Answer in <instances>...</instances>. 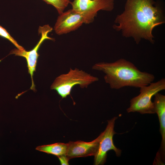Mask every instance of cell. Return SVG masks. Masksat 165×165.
Returning a JSON list of instances; mask_svg holds the SVG:
<instances>
[{
  "label": "cell",
  "mask_w": 165,
  "mask_h": 165,
  "mask_svg": "<svg viewBox=\"0 0 165 165\" xmlns=\"http://www.w3.org/2000/svg\"><path fill=\"white\" fill-rule=\"evenodd\" d=\"M164 22L162 10L153 0H126L124 10L117 16L113 26L137 44L143 39L153 43V29Z\"/></svg>",
  "instance_id": "6da1fadb"
},
{
  "label": "cell",
  "mask_w": 165,
  "mask_h": 165,
  "mask_svg": "<svg viewBox=\"0 0 165 165\" xmlns=\"http://www.w3.org/2000/svg\"><path fill=\"white\" fill-rule=\"evenodd\" d=\"M92 68L105 73V81L112 89L125 86L140 88L152 82L155 78L153 75L141 71L132 63L123 58L113 62L97 63Z\"/></svg>",
  "instance_id": "7a4b0ae2"
},
{
  "label": "cell",
  "mask_w": 165,
  "mask_h": 165,
  "mask_svg": "<svg viewBox=\"0 0 165 165\" xmlns=\"http://www.w3.org/2000/svg\"><path fill=\"white\" fill-rule=\"evenodd\" d=\"M98 78L75 68H70L68 73L57 77L50 86V89L56 90L62 98L71 95L72 88L79 85L82 88H87L91 83L98 80Z\"/></svg>",
  "instance_id": "3957f363"
},
{
  "label": "cell",
  "mask_w": 165,
  "mask_h": 165,
  "mask_svg": "<svg viewBox=\"0 0 165 165\" xmlns=\"http://www.w3.org/2000/svg\"><path fill=\"white\" fill-rule=\"evenodd\" d=\"M140 88V94L130 100V106L127 109V112H137L142 114L155 113L152 98L157 93L165 90V79L162 78Z\"/></svg>",
  "instance_id": "277c9868"
},
{
  "label": "cell",
  "mask_w": 165,
  "mask_h": 165,
  "mask_svg": "<svg viewBox=\"0 0 165 165\" xmlns=\"http://www.w3.org/2000/svg\"><path fill=\"white\" fill-rule=\"evenodd\" d=\"M115 0H74L70 3L72 9L82 14L87 24L93 22L100 10L112 11L114 8Z\"/></svg>",
  "instance_id": "5b68a950"
},
{
  "label": "cell",
  "mask_w": 165,
  "mask_h": 165,
  "mask_svg": "<svg viewBox=\"0 0 165 165\" xmlns=\"http://www.w3.org/2000/svg\"><path fill=\"white\" fill-rule=\"evenodd\" d=\"M117 118L118 117H114L108 120L105 130L101 134L98 148L94 156V165H103L106 161L107 152L110 150H114L118 157L121 155V150L114 145L113 139L114 135L116 134L114 128L115 121Z\"/></svg>",
  "instance_id": "8992f818"
},
{
  "label": "cell",
  "mask_w": 165,
  "mask_h": 165,
  "mask_svg": "<svg viewBox=\"0 0 165 165\" xmlns=\"http://www.w3.org/2000/svg\"><path fill=\"white\" fill-rule=\"evenodd\" d=\"M53 30L52 27L49 25H46L43 26H39L38 33L41 34V38L36 46L32 50L26 51L24 49L20 50L17 49H14L12 50L9 55L14 54L15 56L22 57L25 58L27 61L28 72L30 75L32 82V85L30 89L35 90V85L33 79L34 72L36 70L37 62L39 55L38 53V50L42 42L46 39H49L53 41V38L48 36V33Z\"/></svg>",
  "instance_id": "52a82bcc"
},
{
  "label": "cell",
  "mask_w": 165,
  "mask_h": 165,
  "mask_svg": "<svg viewBox=\"0 0 165 165\" xmlns=\"http://www.w3.org/2000/svg\"><path fill=\"white\" fill-rule=\"evenodd\" d=\"M83 23L87 24L84 16L72 9L60 14L54 30L57 34L61 35L77 30Z\"/></svg>",
  "instance_id": "ba28073f"
},
{
  "label": "cell",
  "mask_w": 165,
  "mask_h": 165,
  "mask_svg": "<svg viewBox=\"0 0 165 165\" xmlns=\"http://www.w3.org/2000/svg\"><path fill=\"white\" fill-rule=\"evenodd\" d=\"M101 134L92 141L86 142L81 141H70L66 155L69 159L94 156L97 150Z\"/></svg>",
  "instance_id": "9c48e42d"
},
{
  "label": "cell",
  "mask_w": 165,
  "mask_h": 165,
  "mask_svg": "<svg viewBox=\"0 0 165 165\" xmlns=\"http://www.w3.org/2000/svg\"><path fill=\"white\" fill-rule=\"evenodd\" d=\"M153 102L155 113L158 117L160 125V132L162 138L161 146L157 156L163 162L165 159V96L158 93L155 95Z\"/></svg>",
  "instance_id": "30bf717a"
},
{
  "label": "cell",
  "mask_w": 165,
  "mask_h": 165,
  "mask_svg": "<svg viewBox=\"0 0 165 165\" xmlns=\"http://www.w3.org/2000/svg\"><path fill=\"white\" fill-rule=\"evenodd\" d=\"M68 146V143L58 142L38 146L36 147L35 149L39 151L58 157L66 155Z\"/></svg>",
  "instance_id": "8fae6325"
},
{
  "label": "cell",
  "mask_w": 165,
  "mask_h": 165,
  "mask_svg": "<svg viewBox=\"0 0 165 165\" xmlns=\"http://www.w3.org/2000/svg\"><path fill=\"white\" fill-rule=\"evenodd\" d=\"M47 4L53 6L59 14L64 12V9L70 3V0H42Z\"/></svg>",
  "instance_id": "7c38bea8"
},
{
  "label": "cell",
  "mask_w": 165,
  "mask_h": 165,
  "mask_svg": "<svg viewBox=\"0 0 165 165\" xmlns=\"http://www.w3.org/2000/svg\"><path fill=\"white\" fill-rule=\"evenodd\" d=\"M0 36L5 38L11 42L16 48L20 50H24V48L20 45L13 38L6 30L0 25Z\"/></svg>",
  "instance_id": "4fadbf2b"
},
{
  "label": "cell",
  "mask_w": 165,
  "mask_h": 165,
  "mask_svg": "<svg viewBox=\"0 0 165 165\" xmlns=\"http://www.w3.org/2000/svg\"><path fill=\"white\" fill-rule=\"evenodd\" d=\"M61 165H69V160H70L66 155H63L58 157Z\"/></svg>",
  "instance_id": "5bb4252c"
}]
</instances>
